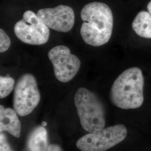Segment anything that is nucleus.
Returning <instances> with one entry per match:
<instances>
[{
  "instance_id": "6",
  "label": "nucleus",
  "mask_w": 151,
  "mask_h": 151,
  "mask_svg": "<svg viewBox=\"0 0 151 151\" xmlns=\"http://www.w3.org/2000/svg\"><path fill=\"white\" fill-rule=\"evenodd\" d=\"M16 37L24 43L40 45L48 41L50 30L48 26L34 12H24L22 19L14 27Z\"/></svg>"
},
{
  "instance_id": "15",
  "label": "nucleus",
  "mask_w": 151,
  "mask_h": 151,
  "mask_svg": "<svg viewBox=\"0 0 151 151\" xmlns=\"http://www.w3.org/2000/svg\"><path fill=\"white\" fill-rule=\"evenodd\" d=\"M48 151H63V150L59 145L55 144H51L48 146Z\"/></svg>"
},
{
  "instance_id": "8",
  "label": "nucleus",
  "mask_w": 151,
  "mask_h": 151,
  "mask_svg": "<svg viewBox=\"0 0 151 151\" xmlns=\"http://www.w3.org/2000/svg\"><path fill=\"white\" fill-rule=\"evenodd\" d=\"M37 15L49 28L59 32H69L75 24V12L68 6L40 9Z\"/></svg>"
},
{
  "instance_id": "7",
  "label": "nucleus",
  "mask_w": 151,
  "mask_h": 151,
  "mask_svg": "<svg viewBox=\"0 0 151 151\" xmlns=\"http://www.w3.org/2000/svg\"><path fill=\"white\" fill-rule=\"evenodd\" d=\"M48 58L54 68L56 78L61 82H68L77 74L81 66L80 59L70 53L65 45H57L48 52Z\"/></svg>"
},
{
  "instance_id": "3",
  "label": "nucleus",
  "mask_w": 151,
  "mask_h": 151,
  "mask_svg": "<svg viewBox=\"0 0 151 151\" xmlns=\"http://www.w3.org/2000/svg\"><path fill=\"white\" fill-rule=\"evenodd\" d=\"M74 101L82 128L89 133L104 128L105 111L103 103L97 95L85 87L76 92Z\"/></svg>"
},
{
  "instance_id": "10",
  "label": "nucleus",
  "mask_w": 151,
  "mask_h": 151,
  "mask_svg": "<svg viewBox=\"0 0 151 151\" xmlns=\"http://www.w3.org/2000/svg\"><path fill=\"white\" fill-rule=\"evenodd\" d=\"M148 11L139 12L132 23L135 33L142 38H151V1L147 5Z\"/></svg>"
},
{
  "instance_id": "16",
  "label": "nucleus",
  "mask_w": 151,
  "mask_h": 151,
  "mask_svg": "<svg viewBox=\"0 0 151 151\" xmlns=\"http://www.w3.org/2000/svg\"><path fill=\"white\" fill-rule=\"evenodd\" d=\"M47 123H46V122H43V123H42V126H43V127H45V126H46V125H47Z\"/></svg>"
},
{
  "instance_id": "5",
  "label": "nucleus",
  "mask_w": 151,
  "mask_h": 151,
  "mask_svg": "<svg viewBox=\"0 0 151 151\" xmlns=\"http://www.w3.org/2000/svg\"><path fill=\"white\" fill-rule=\"evenodd\" d=\"M40 100L37 81L30 73L22 75L16 82L13 96V107L21 116L32 113Z\"/></svg>"
},
{
  "instance_id": "4",
  "label": "nucleus",
  "mask_w": 151,
  "mask_h": 151,
  "mask_svg": "<svg viewBox=\"0 0 151 151\" xmlns=\"http://www.w3.org/2000/svg\"><path fill=\"white\" fill-rule=\"evenodd\" d=\"M127 129L123 124H118L81 137L76 142L82 151H106L125 139Z\"/></svg>"
},
{
  "instance_id": "11",
  "label": "nucleus",
  "mask_w": 151,
  "mask_h": 151,
  "mask_svg": "<svg viewBox=\"0 0 151 151\" xmlns=\"http://www.w3.org/2000/svg\"><path fill=\"white\" fill-rule=\"evenodd\" d=\"M29 151H48L47 132L43 126L33 130L29 135L27 142Z\"/></svg>"
},
{
  "instance_id": "1",
  "label": "nucleus",
  "mask_w": 151,
  "mask_h": 151,
  "mask_svg": "<svg viewBox=\"0 0 151 151\" xmlns=\"http://www.w3.org/2000/svg\"><path fill=\"white\" fill-rule=\"evenodd\" d=\"M81 17V37L87 44L100 47L108 43L114 23L113 12L109 6L99 2L89 3L82 9Z\"/></svg>"
},
{
  "instance_id": "13",
  "label": "nucleus",
  "mask_w": 151,
  "mask_h": 151,
  "mask_svg": "<svg viewBox=\"0 0 151 151\" xmlns=\"http://www.w3.org/2000/svg\"><path fill=\"white\" fill-rule=\"evenodd\" d=\"M11 46V40L6 32L0 29V52L4 53L7 51Z\"/></svg>"
},
{
  "instance_id": "9",
  "label": "nucleus",
  "mask_w": 151,
  "mask_h": 151,
  "mask_svg": "<svg viewBox=\"0 0 151 151\" xmlns=\"http://www.w3.org/2000/svg\"><path fill=\"white\" fill-rule=\"evenodd\" d=\"M0 131L7 132L16 138H19L21 133V123L15 110L0 106Z\"/></svg>"
},
{
  "instance_id": "2",
  "label": "nucleus",
  "mask_w": 151,
  "mask_h": 151,
  "mask_svg": "<svg viewBox=\"0 0 151 151\" xmlns=\"http://www.w3.org/2000/svg\"><path fill=\"white\" fill-rule=\"evenodd\" d=\"M144 78L140 68L132 67L124 70L114 82L110 99L118 108L128 110L140 107L144 101Z\"/></svg>"
},
{
  "instance_id": "12",
  "label": "nucleus",
  "mask_w": 151,
  "mask_h": 151,
  "mask_svg": "<svg viewBox=\"0 0 151 151\" xmlns=\"http://www.w3.org/2000/svg\"><path fill=\"white\" fill-rule=\"evenodd\" d=\"M15 81L10 76L0 77V97L4 99L10 94L14 88Z\"/></svg>"
},
{
  "instance_id": "14",
  "label": "nucleus",
  "mask_w": 151,
  "mask_h": 151,
  "mask_svg": "<svg viewBox=\"0 0 151 151\" xmlns=\"http://www.w3.org/2000/svg\"><path fill=\"white\" fill-rule=\"evenodd\" d=\"M0 151H13L5 135L2 133L0 135Z\"/></svg>"
}]
</instances>
